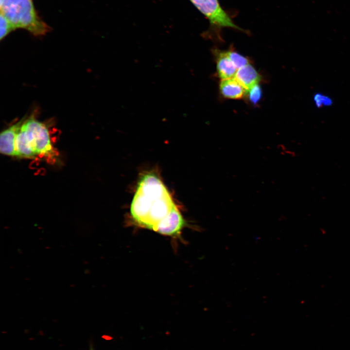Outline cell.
Here are the masks:
<instances>
[{
    "label": "cell",
    "mask_w": 350,
    "mask_h": 350,
    "mask_svg": "<svg viewBox=\"0 0 350 350\" xmlns=\"http://www.w3.org/2000/svg\"><path fill=\"white\" fill-rule=\"evenodd\" d=\"M131 215L141 227L162 235H178L184 220L162 181L153 174L140 179L133 197Z\"/></svg>",
    "instance_id": "6da1fadb"
},
{
    "label": "cell",
    "mask_w": 350,
    "mask_h": 350,
    "mask_svg": "<svg viewBox=\"0 0 350 350\" xmlns=\"http://www.w3.org/2000/svg\"><path fill=\"white\" fill-rule=\"evenodd\" d=\"M16 157L32 158L52 153L49 131L45 124L30 117L24 121L16 137Z\"/></svg>",
    "instance_id": "7a4b0ae2"
},
{
    "label": "cell",
    "mask_w": 350,
    "mask_h": 350,
    "mask_svg": "<svg viewBox=\"0 0 350 350\" xmlns=\"http://www.w3.org/2000/svg\"><path fill=\"white\" fill-rule=\"evenodd\" d=\"M0 11L15 29H24L35 36L50 30L37 14L33 0H0Z\"/></svg>",
    "instance_id": "3957f363"
},
{
    "label": "cell",
    "mask_w": 350,
    "mask_h": 350,
    "mask_svg": "<svg viewBox=\"0 0 350 350\" xmlns=\"http://www.w3.org/2000/svg\"><path fill=\"white\" fill-rule=\"evenodd\" d=\"M189 0L209 21L210 27L206 33L207 35L210 33L220 37V31L225 28L245 32L234 23L228 13L221 7L218 0Z\"/></svg>",
    "instance_id": "277c9868"
},
{
    "label": "cell",
    "mask_w": 350,
    "mask_h": 350,
    "mask_svg": "<svg viewBox=\"0 0 350 350\" xmlns=\"http://www.w3.org/2000/svg\"><path fill=\"white\" fill-rule=\"evenodd\" d=\"M25 120L24 119L3 130L0 135V152L10 156H15L17 135Z\"/></svg>",
    "instance_id": "5b68a950"
},
{
    "label": "cell",
    "mask_w": 350,
    "mask_h": 350,
    "mask_svg": "<svg viewBox=\"0 0 350 350\" xmlns=\"http://www.w3.org/2000/svg\"><path fill=\"white\" fill-rule=\"evenodd\" d=\"M213 52L216 60L218 77L222 80L234 77L237 68L227 55L226 51L216 49Z\"/></svg>",
    "instance_id": "8992f818"
},
{
    "label": "cell",
    "mask_w": 350,
    "mask_h": 350,
    "mask_svg": "<svg viewBox=\"0 0 350 350\" xmlns=\"http://www.w3.org/2000/svg\"><path fill=\"white\" fill-rule=\"evenodd\" d=\"M234 78L247 91L259 83L261 76L255 68L248 64L238 69Z\"/></svg>",
    "instance_id": "52a82bcc"
},
{
    "label": "cell",
    "mask_w": 350,
    "mask_h": 350,
    "mask_svg": "<svg viewBox=\"0 0 350 350\" xmlns=\"http://www.w3.org/2000/svg\"><path fill=\"white\" fill-rule=\"evenodd\" d=\"M219 90L224 97L231 99H241L246 90L234 78L222 80Z\"/></svg>",
    "instance_id": "ba28073f"
},
{
    "label": "cell",
    "mask_w": 350,
    "mask_h": 350,
    "mask_svg": "<svg viewBox=\"0 0 350 350\" xmlns=\"http://www.w3.org/2000/svg\"><path fill=\"white\" fill-rule=\"evenodd\" d=\"M226 52L237 69H239L246 65L250 64L249 60L247 58L233 50L230 49L227 51H226Z\"/></svg>",
    "instance_id": "9c48e42d"
},
{
    "label": "cell",
    "mask_w": 350,
    "mask_h": 350,
    "mask_svg": "<svg viewBox=\"0 0 350 350\" xmlns=\"http://www.w3.org/2000/svg\"><path fill=\"white\" fill-rule=\"evenodd\" d=\"M248 97L249 101L253 105H256L260 101L262 90L259 84L252 87L248 90Z\"/></svg>",
    "instance_id": "30bf717a"
},
{
    "label": "cell",
    "mask_w": 350,
    "mask_h": 350,
    "mask_svg": "<svg viewBox=\"0 0 350 350\" xmlns=\"http://www.w3.org/2000/svg\"><path fill=\"white\" fill-rule=\"evenodd\" d=\"M0 40H2L10 33L16 29L9 21L1 14H0Z\"/></svg>",
    "instance_id": "8fae6325"
},
{
    "label": "cell",
    "mask_w": 350,
    "mask_h": 350,
    "mask_svg": "<svg viewBox=\"0 0 350 350\" xmlns=\"http://www.w3.org/2000/svg\"><path fill=\"white\" fill-rule=\"evenodd\" d=\"M315 105L318 107L331 105L332 103V99L322 93H316L314 96Z\"/></svg>",
    "instance_id": "7c38bea8"
},
{
    "label": "cell",
    "mask_w": 350,
    "mask_h": 350,
    "mask_svg": "<svg viewBox=\"0 0 350 350\" xmlns=\"http://www.w3.org/2000/svg\"></svg>",
    "instance_id": "4fadbf2b"
}]
</instances>
